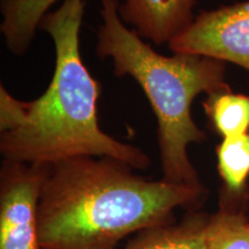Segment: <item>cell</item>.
<instances>
[{"mask_svg":"<svg viewBox=\"0 0 249 249\" xmlns=\"http://www.w3.org/2000/svg\"><path fill=\"white\" fill-rule=\"evenodd\" d=\"M249 196L219 191V207L209 214L204 231V249H249Z\"/></svg>","mask_w":249,"mask_h":249,"instance_id":"7","label":"cell"},{"mask_svg":"<svg viewBox=\"0 0 249 249\" xmlns=\"http://www.w3.org/2000/svg\"><path fill=\"white\" fill-rule=\"evenodd\" d=\"M103 22L96 52L108 58L118 77L130 76L141 87L157 119L161 179L204 189L189 160L188 147L202 143L207 134L193 119V102L201 93L230 88L226 62L195 54L163 55L124 23L119 0H101Z\"/></svg>","mask_w":249,"mask_h":249,"instance_id":"3","label":"cell"},{"mask_svg":"<svg viewBox=\"0 0 249 249\" xmlns=\"http://www.w3.org/2000/svg\"><path fill=\"white\" fill-rule=\"evenodd\" d=\"M202 107L210 128L222 139L249 132V96L233 92L230 87L207 95Z\"/></svg>","mask_w":249,"mask_h":249,"instance_id":"10","label":"cell"},{"mask_svg":"<svg viewBox=\"0 0 249 249\" xmlns=\"http://www.w3.org/2000/svg\"><path fill=\"white\" fill-rule=\"evenodd\" d=\"M209 214L201 210L186 211L180 220L143 230L117 249H204Z\"/></svg>","mask_w":249,"mask_h":249,"instance_id":"8","label":"cell"},{"mask_svg":"<svg viewBox=\"0 0 249 249\" xmlns=\"http://www.w3.org/2000/svg\"><path fill=\"white\" fill-rule=\"evenodd\" d=\"M38 204L44 249H117L136 233L177 222L176 211L201 210L208 189L150 180L110 157L44 165Z\"/></svg>","mask_w":249,"mask_h":249,"instance_id":"1","label":"cell"},{"mask_svg":"<svg viewBox=\"0 0 249 249\" xmlns=\"http://www.w3.org/2000/svg\"><path fill=\"white\" fill-rule=\"evenodd\" d=\"M44 165L4 160L0 166V249H44L38 204Z\"/></svg>","mask_w":249,"mask_h":249,"instance_id":"4","label":"cell"},{"mask_svg":"<svg viewBox=\"0 0 249 249\" xmlns=\"http://www.w3.org/2000/svg\"><path fill=\"white\" fill-rule=\"evenodd\" d=\"M169 49L232 62L249 71V0L202 11Z\"/></svg>","mask_w":249,"mask_h":249,"instance_id":"5","label":"cell"},{"mask_svg":"<svg viewBox=\"0 0 249 249\" xmlns=\"http://www.w3.org/2000/svg\"><path fill=\"white\" fill-rule=\"evenodd\" d=\"M58 0H1L0 24L5 44L12 53L23 55L35 38L39 23ZM64 1V0H62Z\"/></svg>","mask_w":249,"mask_h":249,"instance_id":"9","label":"cell"},{"mask_svg":"<svg viewBox=\"0 0 249 249\" xmlns=\"http://www.w3.org/2000/svg\"><path fill=\"white\" fill-rule=\"evenodd\" d=\"M196 0H119V14L140 36L170 44L194 21Z\"/></svg>","mask_w":249,"mask_h":249,"instance_id":"6","label":"cell"},{"mask_svg":"<svg viewBox=\"0 0 249 249\" xmlns=\"http://www.w3.org/2000/svg\"><path fill=\"white\" fill-rule=\"evenodd\" d=\"M85 0H64L49 12L39 29L55 48V66L43 95L20 101L8 130L0 133L4 160L46 165L76 157H110L134 170H147L150 158L141 149L112 138L101 129V85L83 62L80 29Z\"/></svg>","mask_w":249,"mask_h":249,"instance_id":"2","label":"cell"},{"mask_svg":"<svg viewBox=\"0 0 249 249\" xmlns=\"http://www.w3.org/2000/svg\"><path fill=\"white\" fill-rule=\"evenodd\" d=\"M216 157L223 181L219 191L233 196L249 195V132L223 139L216 147Z\"/></svg>","mask_w":249,"mask_h":249,"instance_id":"11","label":"cell"}]
</instances>
